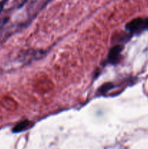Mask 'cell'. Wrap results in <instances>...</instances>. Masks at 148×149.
Masks as SVG:
<instances>
[{
    "instance_id": "cell-1",
    "label": "cell",
    "mask_w": 148,
    "mask_h": 149,
    "mask_svg": "<svg viewBox=\"0 0 148 149\" xmlns=\"http://www.w3.org/2000/svg\"><path fill=\"white\" fill-rule=\"evenodd\" d=\"M126 29L131 33H139L148 29V17L145 19L141 17L133 19L126 25Z\"/></svg>"
},
{
    "instance_id": "cell-2",
    "label": "cell",
    "mask_w": 148,
    "mask_h": 149,
    "mask_svg": "<svg viewBox=\"0 0 148 149\" xmlns=\"http://www.w3.org/2000/svg\"><path fill=\"white\" fill-rule=\"evenodd\" d=\"M123 48V47L122 46V45H114L109 52L108 63L111 64H116L118 63L120 60Z\"/></svg>"
},
{
    "instance_id": "cell-3",
    "label": "cell",
    "mask_w": 148,
    "mask_h": 149,
    "mask_svg": "<svg viewBox=\"0 0 148 149\" xmlns=\"http://www.w3.org/2000/svg\"><path fill=\"white\" fill-rule=\"evenodd\" d=\"M31 122L29 120H28V119L20 121V122L16 124L14 127L12 128V132H14V133H18V132H23V131L28 129L31 126Z\"/></svg>"
},
{
    "instance_id": "cell-4",
    "label": "cell",
    "mask_w": 148,
    "mask_h": 149,
    "mask_svg": "<svg viewBox=\"0 0 148 149\" xmlns=\"http://www.w3.org/2000/svg\"><path fill=\"white\" fill-rule=\"evenodd\" d=\"M115 85L113 84V83H107V84H104L99 89V93H101V94H104L107 92L110 91L112 89L114 88Z\"/></svg>"
},
{
    "instance_id": "cell-5",
    "label": "cell",
    "mask_w": 148,
    "mask_h": 149,
    "mask_svg": "<svg viewBox=\"0 0 148 149\" xmlns=\"http://www.w3.org/2000/svg\"><path fill=\"white\" fill-rule=\"evenodd\" d=\"M7 1H8V0H2V1H0V13L2 12L4 5H5V4L7 3Z\"/></svg>"
}]
</instances>
